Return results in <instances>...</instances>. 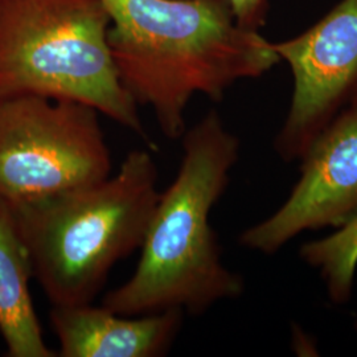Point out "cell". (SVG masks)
Instances as JSON below:
<instances>
[{
	"instance_id": "cell-1",
	"label": "cell",
	"mask_w": 357,
	"mask_h": 357,
	"mask_svg": "<svg viewBox=\"0 0 357 357\" xmlns=\"http://www.w3.org/2000/svg\"><path fill=\"white\" fill-rule=\"evenodd\" d=\"M119 79L149 106L160 131L185 132L192 98L220 102L238 81L265 76L280 56L259 31L240 26L227 0H103Z\"/></svg>"
},
{
	"instance_id": "cell-2",
	"label": "cell",
	"mask_w": 357,
	"mask_h": 357,
	"mask_svg": "<svg viewBox=\"0 0 357 357\" xmlns=\"http://www.w3.org/2000/svg\"><path fill=\"white\" fill-rule=\"evenodd\" d=\"M181 141L176 178L153 209L141 258L128 281L103 298L115 314L137 317L167 310L200 315L245 291L243 275L222 261L211 212L227 191L241 141L211 110Z\"/></svg>"
},
{
	"instance_id": "cell-3",
	"label": "cell",
	"mask_w": 357,
	"mask_h": 357,
	"mask_svg": "<svg viewBox=\"0 0 357 357\" xmlns=\"http://www.w3.org/2000/svg\"><path fill=\"white\" fill-rule=\"evenodd\" d=\"M153 150L128 153L118 172L73 191L10 206L33 277L53 306L89 305L115 264L141 249L159 200Z\"/></svg>"
},
{
	"instance_id": "cell-4",
	"label": "cell",
	"mask_w": 357,
	"mask_h": 357,
	"mask_svg": "<svg viewBox=\"0 0 357 357\" xmlns=\"http://www.w3.org/2000/svg\"><path fill=\"white\" fill-rule=\"evenodd\" d=\"M103 0H0V98L94 107L155 151L109 47Z\"/></svg>"
},
{
	"instance_id": "cell-5",
	"label": "cell",
	"mask_w": 357,
	"mask_h": 357,
	"mask_svg": "<svg viewBox=\"0 0 357 357\" xmlns=\"http://www.w3.org/2000/svg\"><path fill=\"white\" fill-rule=\"evenodd\" d=\"M98 115L73 101L0 98V200L28 204L109 178Z\"/></svg>"
},
{
	"instance_id": "cell-6",
	"label": "cell",
	"mask_w": 357,
	"mask_h": 357,
	"mask_svg": "<svg viewBox=\"0 0 357 357\" xmlns=\"http://www.w3.org/2000/svg\"><path fill=\"white\" fill-rule=\"evenodd\" d=\"M271 45L293 76L290 107L274 139L275 153L290 163L357 102V0H340L301 35Z\"/></svg>"
},
{
	"instance_id": "cell-7",
	"label": "cell",
	"mask_w": 357,
	"mask_h": 357,
	"mask_svg": "<svg viewBox=\"0 0 357 357\" xmlns=\"http://www.w3.org/2000/svg\"><path fill=\"white\" fill-rule=\"evenodd\" d=\"M301 160V175L284 203L243 230L238 243L273 255L303 231L339 229L357 215V102L323 128Z\"/></svg>"
},
{
	"instance_id": "cell-8",
	"label": "cell",
	"mask_w": 357,
	"mask_h": 357,
	"mask_svg": "<svg viewBox=\"0 0 357 357\" xmlns=\"http://www.w3.org/2000/svg\"><path fill=\"white\" fill-rule=\"evenodd\" d=\"M185 312L167 310L137 317L106 307L53 306L51 324L61 357H158L166 355Z\"/></svg>"
},
{
	"instance_id": "cell-9",
	"label": "cell",
	"mask_w": 357,
	"mask_h": 357,
	"mask_svg": "<svg viewBox=\"0 0 357 357\" xmlns=\"http://www.w3.org/2000/svg\"><path fill=\"white\" fill-rule=\"evenodd\" d=\"M31 255L16 225L13 211L0 200V333L11 357H53L45 344L29 281Z\"/></svg>"
},
{
	"instance_id": "cell-10",
	"label": "cell",
	"mask_w": 357,
	"mask_h": 357,
	"mask_svg": "<svg viewBox=\"0 0 357 357\" xmlns=\"http://www.w3.org/2000/svg\"><path fill=\"white\" fill-rule=\"evenodd\" d=\"M299 257L319 273L333 305L348 303L357 271V215L330 236L303 243Z\"/></svg>"
},
{
	"instance_id": "cell-11",
	"label": "cell",
	"mask_w": 357,
	"mask_h": 357,
	"mask_svg": "<svg viewBox=\"0 0 357 357\" xmlns=\"http://www.w3.org/2000/svg\"><path fill=\"white\" fill-rule=\"evenodd\" d=\"M240 26L259 31L266 24L273 0H227Z\"/></svg>"
}]
</instances>
